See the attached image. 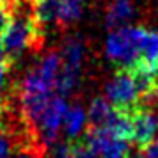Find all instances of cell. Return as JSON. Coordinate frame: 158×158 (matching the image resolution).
<instances>
[{
    "instance_id": "3",
    "label": "cell",
    "mask_w": 158,
    "mask_h": 158,
    "mask_svg": "<svg viewBox=\"0 0 158 158\" xmlns=\"http://www.w3.org/2000/svg\"><path fill=\"white\" fill-rule=\"evenodd\" d=\"M146 34L144 27L139 25H124L108 32L105 39V55L112 64L121 69L133 71L139 66L142 39Z\"/></svg>"
},
{
    "instance_id": "8",
    "label": "cell",
    "mask_w": 158,
    "mask_h": 158,
    "mask_svg": "<svg viewBox=\"0 0 158 158\" xmlns=\"http://www.w3.org/2000/svg\"><path fill=\"white\" fill-rule=\"evenodd\" d=\"M130 135L131 142H135L139 148L149 146L153 140H156L158 135V115L155 110L148 107L137 108L130 114Z\"/></svg>"
},
{
    "instance_id": "16",
    "label": "cell",
    "mask_w": 158,
    "mask_h": 158,
    "mask_svg": "<svg viewBox=\"0 0 158 158\" xmlns=\"http://www.w3.org/2000/svg\"><path fill=\"white\" fill-rule=\"evenodd\" d=\"M7 69H9V62H0V94L4 93L6 84H7Z\"/></svg>"
},
{
    "instance_id": "20",
    "label": "cell",
    "mask_w": 158,
    "mask_h": 158,
    "mask_svg": "<svg viewBox=\"0 0 158 158\" xmlns=\"http://www.w3.org/2000/svg\"><path fill=\"white\" fill-rule=\"evenodd\" d=\"M0 112H2V105H0Z\"/></svg>"
},
{
    "instance_id": "1",
    "label": "cell",
    "mask_w": 158,
    "mask_h": 158,
    "mask_svg": "<svg viewBox=\"0 0 158 158\" xmlns=\"http://www.w3.org/2000/svg\"><path fill=\"white\" fill-rule=\"evenodd\" d=\"M60 73H62L60 53L59 50H50L22 75L16 98L22 119L29 131L36 124L39 115L43 114L46 105L52 101V98L60 94L59 93Z\"/></svg>"
},
{
    "instance_id": "15",
    "label": "cell",
    "mask_w": 158,
    "mask_h": 158,
    "mask_svg": "<svg viewBox=\"0 0 158 158\" xmlns=\"http://www.w3.org/2000/svg\"><path fill=\"white\" fill-rule=\"evenodd\" d=\"M140 155H142V158H158V139L153 140L149 146H146Z\"/></svg>"
},
{
    "instance_id": "14",
    "label": "cell",
    "mask_w": 158,
    "mask_h": 158,
    "mask_svg": "<svg viewBox=\"0 0 158 158\" xmlns=\"http://www.w3.org/2000/svg\"><path fill=\"white\" fill-rule=\"evenodd\" d=\"M13 158H44V153L37 144H34V146H27V148L18 149L13 155Z\"/></svg>"
},
{
    "instance_id": "5",
    "label": "cell",
    "mask_w": 158,
    "mask_h": 158,
    "mask_svg": "<svg viewBox=\"0 0 158 158\" xmlns=\"http://www.w3.org/2000/svg\"><path fill=\"white\" fill-rule=\"evenodd\" d=\"M39 29L69 27L82 18L85 0H32Z\"/></svg>"
},
{
    "instance_id": "6",
    "label": "cell",
    "mask_w": 158,
    "mask_h": 158,
    "mask_svg": "<svg viewBox=\"0 0 158 158\" xmlns=\"http://www.w3.org/2000/svg\"><path fill=\"white\" fill-rule=\"evenodd\" d=\"M68 101L66 96H53L52 101L46 105V108L43 110V114L39 115V119L36 121V124L32 126V133L36 137L37 146L41 148H52L53 144L59 140L60 131H62V124H64V115L68 112Z\"/></svg>"
},
{
    "instance_id": "10",
    "label": "cell",
    "mask_w": 158,
    "mask_h": 158,
    "mask_svg": "<svg viewBox=\"0 0 158 158\" xmlns=\"http://www.w3.org/2000/svg\"><path fill=\"white\" fill-rule=\"evenodd\" d=\"M137 16V2L135 0H110L107 7L105 23L110 29L124 27L135 20Z\"/></svg>"
},
{
    "instance_id": "12",
    "label": "cell",
    "mask_w": 158,
    "mask_h": 158,
    "mask_svg": "<svg viewBox=\"0 0 158 158\" xmlns=\"http://www.w3.org/2000/svg\"><path fill=\"white\" fill-rule=\"evenodd\" d=\"M115 114H117V110L103 96L94 98L89 103V108H87V115H89V124L91 126H107L108 123L115 117Z\"/></svg>"
},
{
    "instance_id": "19",
    "label": "cell",
    "mask_w": 158,
    "mask_h": 158,
    "mask_svg": "<svg viewBox=\"0 0 158 158\" xmlns=\"http://www.w3.org/2000/svg\"><path fill=\"white\" fill-rule=\"evenodd\" d=\"M0 2H4V4H9V2H13V0H0Z\"/></svg>"
},
{
    "instance_id": "18",
    "label": "cell",
    "mask_w": 158,
    "mask_h": 158,
    "mask_svg": "<svg viewBox=\"0 0 158 158\" xmlns=\"http://www.w3.org/2000/svg\"><path fill=\"white\" fill-rule=\"evenodd\" d=\"M126 158H142V155H140V153H130Z\"/></svg>"
},
{
    "instance_id": "13",
    "label": "cell",
    "mask_w": 158,
    "mask_h": 158,
    "mask_svg": "<svg viewBox=\"0 0 158 158\" xmlns=\"http://www.w3.org/2000/svg\"><path fill=\"white\" fill-rule=\"evenodd\" d=\"M16 148L15 130L0 123V158H13Z\"/></svg>"
},
{
    "instance_id": "2",
    "label": "cell",
    "mask_w": 158,
    "mask_h": 158,
    "mask_svg": "<svg viewBox=\"0 0 158 158\" xmlns=\"http://www.w3.org/2000/svg\"><path fill=\"white\" fill-rule=\"evenodd\" d=\"M130 114L117 112L107 126H89L84 144L94 158H126L130 151Z\"/></svg>"
},
{
    "instance_id": "9",
    "label": "cell",
    "mask_w": 158,
    "mask_h": 158,
    "mask_svg": "<svg viewBox=\"0 0 158 158\" xmlns=\"http://www.w3.org/2000/svg\"><path fill=\"white\" fill-rule=\"evenodd\" d=\"M133 71L158 77V32L146 29V34H144V39H142V48H140L139 66Z\"/></svg>"
},
{
    "instance_id": "11",
    "label": "cell",
    "mask_w": 158,
    "mask_h": 158,
    "mask_svg": "<svg viewBox=\"0 0 158 158\" xmlns=\"http://www.w3.org/2000/svg\"><path fill=\"white\" fill-rule=\"evenodd\" d=\"M87 124H89V115H87V110L80 103H75L71 107H68V112L64 115L62 131H64V135L68 137L69 142H75L77 139H80L85 133Z\"/></svg>"
},
{
    "instance_id": "17",
    "label": "cell",
    "mask_w": 158,
    "mask_h": 158,
    "mask_svg": "<svg viewBox=\"0 0 158 158\" xmlns=\"http://www.w3.org/2000/svg\"><path fill=\"white\" fill-rule=\"evenodd\" d=\"M2 34H4V32L0 30V62H6V60H7V55H6V50H4V43H2Z\"/></svg>"
},
{
    "instance_id": "4",
    "label": "cell",
    "mask_w": 158,
    "mask_h": 158,
    "mask_svg": "<svg viewBox=\"0 0 158 158\" xmlns=\"http://www.w3.org/2000/svg\"><path fill=\"white\" fill-rule=\"evenodd\" d=\"M105 98L108 103L123 114H131L142 107L144 93L140 89L139 78L130 69H119L105 87Z\"/></svg>"
},
{
    "instance_id": "7",
    "label": "cell",
    "mask_w": 158,
    "mask_h": 158,
    "mask_svg": "<svg viewBox=\"0 0 158 158\" xmlns=\"http://www.w3.org/2000/svg\"><path fill=\"white\" fill-rule=\"evenodd\" d=\"M59 53H60V60H62L59 93L62 96H69L78 87L80 75H82V66H84V57H85L82 39L77 36L66 37L62 46L59 48Z\"/></svg>"
}]
</instances>
